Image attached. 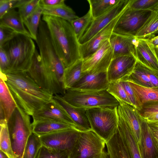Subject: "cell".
Returning a JSON list of instances; mask_svg holds the SVG:
<instances>
[{"label": "cell", "mask_w": 158, "mask_h": 158, "mask_svg": "<svg viewBox=\"0 0 158 158\" xmlns=\"http://www.w3.org/2000/svg\"><path fill=\"white\" fill-rule=\"evenodd\" d=\"M4 78L16 103L30 116L53 98V94L41 88L27 72L7 74Z\"/></svg>", "instance_id": "cell-1"}, {"label": "cell", "mask_w": 158, "mask_h": 158, "mask_svg": "<svg viewBox=\"0 0 158 158\" xmlns=\"http://www.w3.org/2000/svg\"><path fill=\"white\" fill-rule=\"evenodd\" d=\"M55 51L65 68L81 59L78 40L70 22L61 18L43 15Z\"/></svg>", "instance_id": "cell-2"}, {"label": "cell", "mask_w": 158, "mask_h": 158, "mask_svg": "<svg viewBox=\"0 0 158 158\" xmlns=\"http://www.w3.org/2000/svg\"><path fill=\"white\" fill-rule=\"evenodd\" d=\"M0 47L4 50L9 58L10 67L8 74L27 72L36 49L31 37L18 34Z\"/></svg>", "instance_id": "cell-3"}, {"label": "cell", "mask_w": 158, "mask_h": 158, "mask_svg": "<svg viewBox=\"0 0 158 158\" xmlns=\"http://www.w3.org/2000/svg\"><path fill=\"white\" fill-rule=\"evenodd\" d=\"M7 125L14 158H23L26 145L32 133L30 116L17 104Z\"/></svg>", "instance_id": "cell-4"}, {"label": "cell", "mask_w": 158, "mask_h": 158, "mask_svg": "<svg viewBox=\"0 0 158 158\" xmlns=\"http://www.w3.org/2000/svg\"><path fill=\"white\" fill-rule=\"evenodd\" d=\"M62 98L76 107L87 109L103 107H116L118 100L107 90L100 91H80L69 89L65 90Z\"/></svg>", "instance_id": "cell-5"}, {"label": "cell", "mask_w": 158, "mask_h": 158, "mask_svg": "<svg viewBox=\"0 0 158 158\" xmlns=\"http://www.w3.org/2000/svg\"><path fill=\"white\" fill-rule=\"evenodd\" d=\"M118 106L86 109L92 130L106 142L116 132L118 126Z\"/></svg>", "instance_id": "cell-6"}, {"label": "cell", "mask_w": 158, "mask_h": 158, "mask_svg": "<svg viewBox=\"0 0 158 158\" xmlns=\"http://www.w3.org/2000/svg\"><path fill=\"white\" fill-rule=\"evenodd\" d=\"M35 41L39 49L42 63L53 71L64 87V77L65 68L54 48L46 24L42 19Z\"/></svg>", "instance_id": "cell-7"}, {"label": "cell", "mask_w": 158, "mask_h": 158, "mask_svg": "<svg viewBox=\"0 0 158 158\" xmlns=\"http://www.w3.org/2000/svg\"><path fill=\"white\" fill-rule=\"evenodd\" d=\"M106 142L92 130L81 131L69 158H106Z\"/></svg>", "instance_id": "cell-8"}, {"label": "cell", "mask_w": 158, "mask_h": 158, "mask_svg": "<svg viewBox=\"0 0 158 158\" xmlns=\"http://www.w3.org/2000/svg\"><path fill=\"white\" fill-rule=\"evenodd\" d=\"M41 88L53 95H63L65 89L55 73L42 63L39 53L36 49L31 65L27 72Z\"/></svg>", "instance_id": "cell-9"}, {"label": "cell", "mask_w": 158, "mask_h": 158, "mask_svg": "<svg viewBox=\"0 0 158 158\" xmlns=\"http://www.w3.org/2000/svg\"><path fill=\"white\" fill-rule=\"evenodd\" d=\"M130 5L117 20L113 32L135 37L150 16L152 11L133 9L130 8Z\"/></svg>", "instance_id": "cell-10"}, {"label": "cell", "mask_w": 158, "mask_h": 158, "mask_svg": "<svg viewBox=\"0 0 158 158\" xmlns=\"http://www.w3.org/2000/svg\"><path fill=\"white\" fill-rule=\"evenodd\" d=\"M81 131L75 128H71L39 137L43 146L52 149L68 150L70 152Z\"/></svg>", "instance_id": "cell-11"}, {"label": "cell", "mask_w": 158, "mask_h": 158, "mask_svg": "<svg viewBox=\"0 0 158 158\" xmlns=\"http://www.w3.org/2000/svg\"><path fill=\"white\" fill-rule=\"evenodd\" d=\"M113 58V50L107 40L94 53L82 60V73L95 74L107 72Z\"/></svg>", "instance_id": "cell-12"}, {"label": "cell", "mask_w": 158, "mask_h": 158, "mask_svg": "<svg viewBox=\"0 0 158 158\" xmlns=\"http://www.w3.org/2000/svg\"><path fill=\"white\" fill-rule=\"evenodd\" d=\"M131 0H121L111 10L94 19L84 34L79 40L80 44L90 39L110 22L121 14L129 6Z\"/></svg>", "instance_id": "cell-13"}, {"label": "cell", "mask_w": 158, "mask_h": 158, "mask_svg": "<svg viewBox=\"0 0 158 158\" xmlns=\"http://www.w3.org/2000/svg\"><path fill=\"white\" fill-rule=\"evenodd\" d=\"M137 61L136 57L131 55L113 57L107 71L110 82L126 80L133 72Z\"/></svg>", "instance_id": "cell-14"}, {"label": "cell", "mask_w": 158, "mask_h": 158, "mask_svg": "<svg viewBox=\"0 0 158 158\" xmlns=\"http://www.w3.org/2000/svg\"><path fill=\"white\" fill-rule=\"evenodd\" d=\"M32 117L33 122L47 120L59 121L73 126L81 131L63 107L53 98L35 112Z\"/></svg>", "instance_id": "cell-15"}, {"label": "cell", "mask_w": 158, "mask_h": 158, "mask_svg": "<svg viewBox=\"0 0 158 158\" xmlns=\"http://www.w3.org/2000/svg\"><path fill=\"white\" fill-rule=\"evenodd\" d=\"M122 13L89 40L80 44L79 52L81 59L83 60L90 56L99 48L104 42L109 40L114 26Z\"/></svg>", "instance_id": "cell-16"}, {"label": "cell", "mask_w": 158, "mask_h": 158, "mask_svg": "<svg viewBox=\"0 0 158 158\" xmlns=\"http://www.w3.org/2000/svg\"><path fill=\"white\" fill-rule=\"evenodd\" d=\"M135 44L137 61L158 73V59L150 40L135 38Z\"/></svg>", "instance_id": "cell-17"}, {"label": "cell", "mask_w": 158, "mask_h": 158, "mask_svg": "<svg viewBox=\"0 0 158 158\" xmlns=\"http://www.w3.org/2000/svg\"><path fill=\"white\" fill-rule=\"evenodd\" d=\"M83 74L80 79L71 89L80 91L107 90L110 83L107 72L95 74Z\"/></svg>", "instance_id": "cell-18"}, {"label": "cell", "mask_w": 158, "mask_h": 158, "mask_svg": "<svg viewBox=\"0 0 158 158\" xmlns=\"http://www.w3.org/2000/svg\"><path fill=\"white\" fill-rule=\"evenodd\" d=\"M119 102L118 112L127 124L139 144L140 142L141 125L143 119L136 108L123 102Z\"/></svg>", "instance_id": "cell-19"}, {"label": "cell", "mask_w": 158, "mask_h": 158, "mask_svg": "<svg viewBox=\"0 0 158 158\" xmlns=\"http://www.w3.org/2000/svg\"><path fill=\"white\" fill-rule=\"evenodd\" d=\"M53 98L63 107L81 131L92 130L85 109L72 106L65 101L60 95H55Z\"/></svg>", "instance_id": "cell-20"}, {"label": "cell", "mask_w": 158, "mask_h": 158, "mask_svg": "<svg viewBox=\"0 0 158 158\" xmlns=\"http://www.w3.org/2000/svg\"><path fill=\"white\" fill-rule=\"evenodd\" d=\"M109 40L113 50V57L129 55L136 57L135 37L113 32Z\"/></svg>", "instance_id": "cell-21"}, {"label": "cell", "mask_w": 158, "mask_h": 158, "mask_svg": "<svg viewBox=\"0 0 158 158\" xmlns=\"http://www.w3.org/2000/svg\"><path fill=\"white\" fill-rule=\"evenodd\" d=\"M5 74L0 72V115L1 118L8 120L17 106L5 80Z\"/></svg>", "instance_id": "cell-22"}, {"label": "cell", "mask_w": 158, "mask_h": 158, "mask_svg": "<svg viewBox=\"0 0 158 158\" xmlns=\"http://www.w3.org/2000/svg\"><path fill=\"white\" fill-rule=\"evenodd\" d=\"M138 144L141 158H158V151L148 124L143 119L141 125L140 142Z\"/></svg>", "instance_id": "cell-23"}, {"label": "cell", "mask_w": 158, "mask_h": 158, "mask_svg": "<svg viewBox=\"0 0 158 158\" xmlns=\"http://www.w3.org/2000/svg\"><path fill=\"white\" fill-rule=\"evenodd\" d=\"M118 129L131 158H141L139 145L134 136L125 120L118 112Z\"/></svg>", "instance_id": "cell-24"}, {"label": "cell", "mask_w": 158, "mask_h": 158, "mask_svg": "<svg viewBox=\"0 0 158 158\" xmlns=\"http://www.w3.org/2000/svg\"><path fill=\"white\" fill-rule=\"evenodd\" d=\"M106 144L110 158H131L118 128Z\"/></svg>", "instance_id": "cell-25"}, {"label": "cell", "mask_w": 158, "mask_h": 158, "mask_svg": "<svg viewBox=\"0 0 158 158\" xmlns=\"http://www.w3.org/2000/svg\"><path fill=\"white\" fill-rule=\"evenodd\" d=\"M0 25L9 28L18 34L31 37L18 11L15 9L10 10L0 18Z\"/></svg>", "instance_id": "cell-26"}, {"label": "cell", "mask_w": 158, "mask_h": 158, "mask_svg": "<svg viewBox=\"0 0 158 158\" xmlns=\"http://www.w3.org/2000/svg\"><path fill=\"white\" fill-rule=\"evenodd\" d=\"M31 125L32 133L38 136L69 128H74L77 129L74 126L66 123L52 120L33 122Z\"/></svg>", "instance_id": "cell-27"}, {"label": "cell", "mask_w": 158, "mask_h": 158, "mask_svg": "<svg viewBox=\"0 0 158 158\" xmlns=\"http://www.w3.org/2000/svg\"><path fill=\"white\" fill-rule=\"evenodd\" d=\"M129 82L135 95L136 109L145 103L158 101V87H147Z\"/></svg>", "instance_id": "cell-28"}, {"label": "cell", "mask_w": 158, "mask_h": 158, "mask_svg": "<svg viewBox=\"0 0 158 158\" xmlns=\"http://www.w3.org/2000/svg\"><path fill=\"white\" fill-rule=\"evenodd\" d=\"M158 31V8L151 13L135 36L137 39L150 40L155 36Z\"/></svg>", "instance_id": "cell-29"}, {"label": "cell", "mask_w": 158, "mask_h": 158, "mask_svg": "<svg viewBox=\"0 0 158 158\" xmlns=\"http://www.w3.org/2000/svg\"><path fill=\"white\" fill-rule=\"evenodd\" d=\"M83 60L80 59L64 70L63 85L64 89L72 88L81 78Z\"/></svg>", "instance_id": "cell-30"}, {"label": "cell", "mask_w": 158, "mask_h": 158, "mask_svg": "<svg viewBox=\"0 0 158 158\" xmlns=\"http://www.w3.org/2000/svg\"><path fill=\"white\" fill-rule=\"evenodd\" d=\"M42 8V15L58 17L70 23L79 18L73 10L65 4L53 7Z\"/></svg>", "instance_id": "cell-31"}, {"label": "cell", "mask_w": 158, "mask_h": 158, "mask_svg": "<svg viewBox=\"0 0 158 158\" xmlns=\"http://www.w3.org/2000/svg\"><path fill=\"white\" fill-rule=\"evenodd\" d=\"M121 0H88L94 19L107 12L118 4Z\"/></svg>", "instance_id": "cell-32"}, {"label": "cell", "mask_w": 158, "mask_h": 158, "mask_svg": "<svg viewBox=\"0 0 158 158\" xmlns=\"http://www.w3.org/2000/svg\"><path fill=\"white\" fill-rule=\"evenodd\" d=\"M43 9L39 4L34 10L23 21L31 38L36 40L42 15Z\"/></svg>", "instance_id": "cell-33"}, {"label": "cell", "mask_w": 158, "mask_h": 158, "mask_svg": "<svg viewBox=\"0 0 158 158\" xmlns=\"http://www.w3.org/2000/svg\"><path fill=\"white\" fill-rule=\"evenodd\" d=\"M125 80L142 86L153 87L145 73L142 65L138 61L132 73Z\"/></svg>", "instance_id": "cell-34"}, {"label": "cell", "mask_w": 158, "mask_h": 158, "mask_svg": "<svg viewBox=\"0 0 158 158\" xmlns=\"http://www.w3.org/2000/svg\"><path fill=\"white\" fill-rule=\"evenodd\" d=\"M0 150L6 154L10 158H14L6 120L0 119Z\"/></svg>", "instance_id": "cell-35"}, {"label": "cell", "mask_w": 158, "mask_h": 158, "mask_svg": "<svg viewBox=\"0 0 158 158\" xmlns=\"http://www.w3.org/2000/svg\"><path fill=\"white\" fill-rule=\"evenodd\" d=\"M94 19L89 9L87 13L83 16L78 18L70 23L78 41Z\"/></svg>", "instance_id": "cell-36"}, {"label": "cell", "mask_w": 158, "mask_h": 158, "mask_svg": "<svg viewBox=\"0 0 158 158\" xmlns=\"http://www.w3.org/2000/svg\"><path fill=\"white\" fill-rule=\"evenodd\" d=\"M42 145L39 136L32 133L27 142L23 158H36Z\"/></svg>", "instance_id": "cell-37"}, {"label": "cell", "mask_w": 158, "mask_h": 158, "mask_svg": "<svg viewBox=\"0 0 158 158\" xmlns=\"http://www.w3.org/2000/svg\"><path fill=\"white\" fill-rule=\"evenodd\" d=\"M40 0H18L16 7L23 21L28 16L39 4Z\"/></svg>", "instance_id": "cell-38"}, {"label": "cell", "mask_w": 158, "mask_h": 158, "mask_svg": "<svg viewBox=\"0 0 158 158\" xmlns=\"http://www.w3.org/2000/svg\"><path fill=\"white\" fill-rule=\"evenodd\" d=\"M107 90L118 101L123 102L132 106L124 89L119 81L110 82Z\"/></svg>", "instance_id": "cell-39"}, {"label": "cell", "mask_w": 158, "mask_h": 158, "mask_svg": "<svg viewBox=\"0 0 158 158\" xmlns=\"http://www.w3.org/2000/svg\"><path fill=\"white\" fill-rule=\"evenodd\" d=\"M70 151L52 149L42 145L36 158H69Z\"/></svg>", "instance_id": "cell-40"}, {"label": "cell", "mask_w": 158, "mask_h": 158, "mask_svg": "<svg viewBox=\"0 0 158 158\" xmlns=\"http://www.w3.org/2000/svg\"><path fill=\"white\" fill-rule=\"evenodd\" d=\"M129 7L134 10L152 11L158 8V0H131Z\"/></svg>", "instance_id": "cell-41"}, {"label": "cell", "mask_w": 158, "mask_h": 158, "mask_svg": "<svg viewBox=\"0 0 158 158\" xmlns=\"http://www.w3.org/2000/svg\"><path fill=\"white\" fill-rule=\"evenodd\" d=\"M136 109L142 117L150 114L158 113V101L145 103Z\"/></svg>", "instance_id": "cell-42"}, {"label": "cell", "mask_w": 158, "mask_h": 158, "mask_svg": "<svg viewBox=\"0 0 158 158\" xmlns=\"http://www.w3.org/2000/svg\"><path fill=\"white\" fill-rule=\"evenodd\" d=\"M18 34L9 28L0 25V47L12 39Z\"/></svg>", "instance_id": "cell-43"}, {"label": "cell", "mask_w": 158, "mask_h": 158, "mask_svg": "<svg viewBox=\"0 0 158 158\" xmlns=\"http://www.w3.org/2000/svg\"><path fill=\"white\" fill-rule=\"evenodd\" d=\"M10 64L8 56L4 50L0 47V72L5 74L8 73Z\"/></svg>", "instance_id": "cell-44"}, {"label": "cell", "mask_w": 158, "mask_h": 158, "mask_svg": "<svg viewBox=\"0 0 158 158\" xmlns=\"http://www.w3.org/2000/svg\"><path fill=\"white\" fill-rule=\"evenodd\" d=\"M18 0H0V18L10 10L15 9Z\"/></svg>", "instance_id": "cell-45"}, {"label": "cell", "mask_w": 158, "mask_h": 158, "mask_svg": "<svg viewBox=\"0 0 158 158\" xmlns=\"http://www.w3.org/2000/svg\"><path fill=\"white\" fill-rule=\"evenodd\" d=\"M119 81L124 89L128 98L132 104V106L136 108V104L135 95L129 81L126 80H120Z\"/></svg>", "instance_id": "cell-46"}, {"label": "cell", "mask_w": 158, "mask_h": 158, "mask_svg": "<svg viewBox=\"0 0 158 158\" xmlns=\"http://www.w3.org/2000/svg\"><path fill=\"white\" fill-rule=\"evenodd\" d=\"M142 65L145 73L153 87H158V73Z\"/></svg>", "instance_id": "cell-47"}, {"label": "cell", "mask_w": 158, "mask_h": 158, "mask_svg": "<svg viewBox=\"0 0 158 158\" xmlns=\"http://www.w3.org/2000/svg\"><path fill=\"white\" fill-rule=\"evenodd\" d=\"M65 4L64 0H40L39 5L42 7H51Z\"/></svg>", "instance_id": "cell-48"}, {"label": "cell", "mask_w": 158, "mask_h": 158, "mask_svg": "<svg viewBox=\"0 0 158 158\" xmlns=\"http://www.w3.org/2000/svg\"><path fill=\"white\" fill-rule=\"evenodd\" d=\"M142 117L148 124L158 127V113L150 114Z\"/></svg>", "instance_id": "cell-49"}, {"label": "cell", "mask_w": 158, "mask_h": 158, "mask_svg": "<svg viewBox=\"0 0 158 158\" xmlns=\"http://www.w3.org/2000/svg\"><path fill=\"white\" fill-rule=\"evenodd\" d=\"M148 124L154 142L158 151V127Z\"/></svg>", "instance_id": "cell-50"}, {"label": "cell", "mask_w": 158, "mask_h": 158, "mask_svg": "<svg viewBox=\"0 0 158 158\" xmlns=\"http://www.w3.org/2000/svg\"><path fill=\"white\" fill-rule=\"evenodd\" d=\"M149 40L155 48H158V35L155 36Z\"/></svg>", "instance_id": "cell-51"}, {"label": "cell", "mask_w": 158, "mask_h": 158, "mask_svg": "<svg viewBox=\"0 0 158 158\" xmlns=\"http://www.w3.org/2000/svg\"><path fill=\"white\" fill-rule=\"evenodd\" d=\"M0 158H10L8 156L2 151L0 150Z\"/></svg>", "instance_id": "cell-52"}, {"label": "cell", "mask_w": 158, "mask_h": 158, "mask_svg": "<svg viewBox=\"0 0 158 158\" xmlns=\"http://www.w3.org/2000/svg\"><path fill=\"white\" fill-rule=\"evenodd\" d=\"M155 50L158 59V48H155Z\"/></svg>", "instance_id": "cell-53"}, {"label": "cell", "mask_w": 158, "mask_h": 158, "mask_svg": "<svg viewBox=\"0 0 158 158\" xmlns=\"http://www.w3.org/2000/svg\"><path fill=\"white\" fill-rule=\"evenodd\" d=\"M106 158H109V155L107 153V154H106Z\"/></svg>", "instance_id": "cell-54"}, {"label": "cell", "mask_w": 158, "mask_h": 158, "mask_svg": "<svg viewBox=\"0 0 158 158\" xmlns=\"http://www.w3.org/2000/svg\"><path fill=\"white\" fill-rule=\"evenodd\" d=\"M158 32H157V34H158Z\"/></svg>", "instance_id": "cell-55"}]
</instances>
